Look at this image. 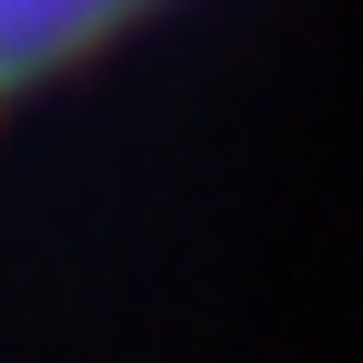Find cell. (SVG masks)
<instances>
[{"instance_id": "6da1fadb", "label": "cell", "mask_w": 363, "mask_h": 363, "mask_svg": "<svg viewBox=\"0 0 363 363\" xmlns=\"http://www.w3.org/2000/svg\"><path fill=\"white\" fill-rule=\"evenodd\" d=\"M172 11H192V0H0V121L91 81Z\"/></svg>"}]
</instances>
